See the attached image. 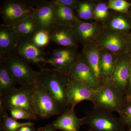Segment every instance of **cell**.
Listing matches in <instances>:
<instances>
[{"label":"cell","mask_w":131,"mask_h":131,"mask_svg":"<svg viewBox=\"0 0 131 131\" xmlns=\"http://www.w3.org/2000/svg\"><path fill=\"white\" fill-rule=\"evenodd\" d=\"M32 103L36 114L42 119L59 115L56 101L47 90L37 82L35 83Z\"/></svg>","instance_id":"cell-7"},{"label":"cell","mask_w":131,"mask_h":131,"mask_svg":"<svg viewBox=\"0 0 131 131\" xmlns=\"http://www.w3.org/2000/svg\"><path fill=\"white\" fill-rule=\"evenodd\" d=\"M56 130L63 131H80L83 124V118L77 117L75 107H71L62 114L59 115L51 124Z\"/></svg>","instance_id":"cell-17"},{"label":"cell","mask_w":131,"mask_h":131,"mask_svg":"<svg viewBox=\"0 0 131 131\" xmlns=\"http://www.w3.org/2000/svg\"><path fill=\"white\" fill-rule=\"evenodd\" d=\"M70 80L68 75L63 74L54 68L40 69L37 82L51 94L57 104L59 115L71 108L68 104L66 89Z\"/></svg>","instance_id":"cell-1"},{"label":"cell","mask_w":131,"mask_h":131,"mask_svg":"<svg viewBox=\"0 0 131 131\" xmlns=\"http://www.w3.org/2000/svg\"><path fill=\"white\" fill-rule=\"evenodd\" d=\"M119 118L128 129L131 128V101H126L123 107L118 113Z\"/></svg>","instance_id":"cell-30"},{"label":"cell","mask_w":131,"mask_h":131,"mask_svg":"<svg viewBox=\"0 0 131 131\" xmlns=\"http://www.w3.org/2000/svg\"><path fill=\"white\" fill-rule=\"evenodd\" d=\"M117 13L110 15L104 21V30L128 36L131 31V16L126 13Z\"/></svg>","instance_id":"cell-18"},{"label":"cell","mask_w":131,"mask_h":131,"mask_svg":"<svg viewBox=\"0 0 131 131\" xmlns=\"http://www.w3.org/2000/svg\"><path fill=\"white\" fill-rule=\"evenodd\" d=\"M34 123H32L30 124L25 125L17 129L16 131H36Z\"/></svg>","instance_id":"cell-34"},{"label":"cell","mask_w":131,"mask_h":131,"mask_svg":"<svg viewBox=\"0 0 131 131\" xmlns=\"http://www.w3.org/2000/svg\"><path fill=\"white\" fill-rule=\"evenodd\" d=\"M51 40L63 47L77 48V42L71 28L55 25L50 31Z\"/></svg>","instance_id":"cell-19"},{"label":"cell","mask_w":131,"mask_h":131,"mask_svg":"<svg viewBox=\"0 0 131 131\" xmlns=\"http://www.w3.org/2000/svg\"><path fill=\"white\" fill-rule=\"evenodd\" d=\"M130 74H129L128 86H127L126 93L125 95L126 101H131V55H130Z\"/></svg>","instance_id":"cell-33"},{"label":"cell","mask_w":131,"mask_h":131,"mask_svg":"<svg viewBox=\"0 0 131 131\" xmlns=\"http://www.w3.org/2000/svg\"><path fill=\"white\" fill-rule=\"evenodd\" d=\"M83 53V57L93 71L101 86L103 83L101 74L100 48L97 45L84 47Z\"/></svg>","instance_id":"cell-21"},{"label":"cell","mask_w":131,"mask_h":131,"mask_svg":"<svg viewBox=\"0 0 131 131\" xmlns=\"http://www.w3.org/2000/svg\"><path fill=\"white\" fill-rule=\"evenodd\" d=\"M127 36L104 30L97 42L101 49L106 50L117 55L127 53Z\"/></svg>","instance_id":"cell-12"},{"label":"cell","mask_w":131,"mask_h":131,"mask_svg":"<svg viewBox=\"0 0 131 131\" xmlns=\"http://www.w3.org/2000/svg\"><path fill=\"white\" fill-rule=\"evenodd\" d=\"M127 131H131V128H129L128 130H127Z\"/></svg>","instance_id":"cell-37"},{"label":"cell","mask_w":131,"mask_h":131,"mask_svg":"<svg viewBox=\"0 0 131 131\" xmlns=\"http://www.w3.org/2000/svg\"><path fill=\"white\" fill-rule=\"evenodd\" d=\"M16 83L0 60V97H3L16 89Z\"/></svg>","instance_id":"cell-24"},{"label":"cell","mask_w":131,"mask_h":131,"mask_svg":"<svg viewBox=\"0 0 131 131\" xmlns=\"http://www.w3.org/2000/svg\"><path fill=\"white\" fill-rule=\"evenodd\" d=\"M0 60L16 84L23 86L37 82L39 72L33 69L25 59L12 53L0 57Z\"/></svg>","instance_id":"cell-2"},{"label":"cell","mask_w":131,"mask_h":131,"mask_svg":"<svg viewBox=\"0 0 131 131\" xmlns=\"http://www.w3.org/2000/svg\"><path fill=\"white\" fill-rule=\"evenodd\" d=\"M70 80L82 82L97 90L100 86L93 71L83 56H81L68 74Z\"/></svg>","instance_id":"cell-14"},{"label":"cell","mask_w":131,"mask_h":131,"mask_svg":"<svg viewBox=\"0 0 131 131\" xmlns=\"http://www.w3.org/2000/svg\"><path fill=\"white\" fill-rule=\"evenodd\" d=\"M101 71L102 84L109 81L112 74L118 55L105 50L100 49Z\"/></svg>","instance_id":"cell-22"},{"label":"cell","mask_w":131,"mask_h":131,"mask_svg":"<svg viewBox=\"0 0 131 131\" xmlns=\"http://www.w3.org/2000/svg\"><path fill=\"white\" fill-rule=\"evenodd\" d=\"M107 5L108 9L122 13H126L131 7V3L125 0H110Z\"/></svg>","instance_id":"cell-28"},{"label":"cell","mask_w":131,"mask_h":131,"mask_svg":"<svg viewBox=\"0 0 131 131\" xmlns=\"http://www.w3.org/2000/svg\"><path fill=\"white\" fill-rule=\"evenodd\" d=\"M82 4L83 6L85 12V20H89L93 18L94 9L95 5L92 2L87 1H82Z\"/></svg>","instance_id":"cell-31"},{"label":"cell","mask_w":131,"mask_h":131,"mask_svg":"<svg viewBox=\"0 0 131 131\" xmlns=\"http://www.w3.org/2000/svg\"><path fill=\"white\" fill-rule=\"evenodd\" d=\"M32 122L20 123L8 114L7 112L0 108V127L4 131H16L20 127Z\"/></svg>","instance_id":"cell-25"},{"label":"cell","mask_w":131,"mask_h":131,"mask_svg":"<svg viewBox=\"0 0 131 131\" xmlns=\"http://www.w3.org/2000/svg\"><path fill=\"white\" fill-rule=\"evenodd\" d=\"M83 119L84 125H88L93 131H127L119 117L100 108L93 107Z\"/></svg>","instance_id":"cell-4"},{"label":"cell","mask_w":131,"mask_h":131,"mask_svg":"<svg viewBox=\"0 0 131 131\" xmlns=\"http://www.w3.org/2000/svg\"><path fill=\"white\" fill-rule=\"evenodd\" d=\"M20 38L13 26L0 25V57L12 54Z\"/></svg>","instance_id":"cell-16"},{"label":"cell","mask_w":131,"mask_h":131,"mask_svg":"<svg viewBox=\"0 0 131 131\" xmlns=\"http://www.w3.org/2000/svg\"><path fill=\"white\" fill-rule=\"evenodd\" d=\"M107 5L100 2L95 5L94 9L93 18L97 21H104L110 16Z\"/></svg>","instance_id":"cell-27"},{"label":"cell","mask_w":131,"mask_h":131,"mask_svg":"<svg viewBox=\"0 0 131 131\" xmlns=\"http://www.w3.org/2000/svg\"><path fill=\"white\" fill-rule=\"evenodd\" d=\"M9 112L11 117L16 120L19 119L36 120L38 119L37 116H34L29 113L21 108H13L10 110Z\"/></svg>","instance_id":"cell-29"},{"label":"cell","mask_w":131,"mask_h":131,"mask_svg":"<svg viewBox=\"0 0 131 131\" xmlns=\"http://www.w3.org/2000/svg\"><path fill=\"white\" fill-rule=\"evenodd\" d=\"M54 3V22L55 25L73 27L81 20L78 19L74 12L69 8Z\"/></svg>","instance_id":"cell-20"},{"label":"cell","mask_w":131,"mask_h":131,"mask_svg":"<svg viewBox=\"0 0 131 131\" xmlns=\"http://www.w3.org/2000/svg\"><path fill=\"white\" fill-rule=\"evenodd\" d=\"M35 83L20 86L16 90L3 97H0V108L10 111L13 108H21L29 113L37 116L32 103V98Z\"/></svg>","instance_id":"cell-5"},{"label":"cell","mask_w":131,"mask_h":131,"mask_svg":"<svg viewBox=\"0 0 131 131\" xmlns=\"http://www.w3.org/2000/svg\"><path fill=\"white\" fill-rule=\"evenodd\" d=\"M32 43L40 49L48 45L51 40L50 31L39 30L31 38Z\"/></svg>","instance_id":"cell-26"},{"label":"cell","mask_w":131,"mask_h":131,"mask_svg":"<svg viewBox=\"0 0 131 131\" xmlns=\"http://www.w3.org/2000/svg\"><path fill=\"white\" fill-rule=\"evenodd\" d=\"M13 53L24 59L30 63L36 64L40 69L47 64V59L45 58L46 53L35 45L31 38L20 37Z\"/></svg>","instance_id":"cell-10"},{"label":"cell","mask_w":131,"mask_h":131,"mask_svg":"<svg viewBox=\"0 0 131 131\" xmlns=\"http://www.w3.org/2000/svg\"><path fill=\"white\" fill-rule=\"evenodd\" d=\"M13 26L16 32L21 37L31 38L39 30L32 16L23 19Z\"/></svg>","instance_id":"cell-23"},{"label":"cell","mask_w":131,"mask_h":131,"mask_svg":"<svg viewBox=\"0 0 131 131\" xmlns=\"http://www.w3.org/2000/svg\"><path fill=\"white\" fill-rule=\"evenodd\" d=\"M96 90L82 82L70 80L66 89L68 104L71 107H75L83 101L92 102Z\"/></svg>","instance_id":"cell-11"},{"label":"cell","mask_w":131,"mask_h":131,"mask_svg":"<svg viewBox=\"0 0 131 131\" xmlns=\"http://www.w3.org/2000/svg\"><path fill=\"white\" fill-rule=\"evenodd\" d=\"M54 3L50 1H36L32 16L39 30L50 31L55 25Z\"/></svg>","instance_id":"cell-13"},{"label":"cell","mask_w":131,"mask_h":131,"mask_svg":"<svg viewBox=\"0 0 131 131\" xmlns=\"http://www.w3.org/2000/svg\"><path fill=\"white\" fill-rule=\"evenodd\" d=\"M71 28L77 43L84 47L97 45L99 38L104 31L103 24L96 21L81 20Z\"/></svg>","instance_id":"cell-8"},{"label":"cell","mask_w":131,"mask_h":131,"mask_svg":"<svg viewBox=\"0 0 131 131\" xmlns=\"http://www.w3.org/2000/svg\"><path fill=\"white\" fill-rule=\"evenodd\" d=\"M130 63V56L129 54L126 53L118 56L112 74L108 81L117 86L125 96L129 82Z\"/></svg>","instance_id":"cell-15"},{"label":"cell","mask_w":131,"mask_h":131,"mask_svg":"<svg viewBox=\"0 0 131 131\" xmlns=\"http://www.w3.org/2000/svg\"><path fill=\"white\" fill-rule=\"evenodd\" d=\"M127 54L131 55V35L127 36Z\"/></svg>","instance_id":"cell-36"},{"label":"cell","mask_w":131,"mask_h":131,"mask_svg":"<svg viewBox=\"0 0 131 131\" xmlns=\"http://www.w3.org/2000/svg\"><path fill=\"white\" fill-rule=\"evenodd\" d=\"M55 2L69 8L74 12L76 11L78 1L77 0H55Z\"/></svg>","instance_id":"cell-32"},{"label":"cell","mask_w":131,"mask_h":131,"mask_svg":"<svg viewBox=\"0 0 131 131\" xmlns=\"http://www.w3.org/2000/svg\"><path fill=\"white\" fill-rule=\"evenodd\" d=\"M37 131H57L56 129L52 127L51 125L48 124L47 125L42 127H39Z\"/></svg>","instance_id":"cell-35"},{"label":"cell","mask_w":131,"mask_h":131,"mask_svg":"<svg viewBox=\"0 0 131 131\" xmlns=\"http://www.w3.org/2000/svg\"><path fill=\"white\" fill-rule=\"evenodd\" d=\"M126 101L122 91L114 84L107 82L101 85L96 90L92 102L94 107L111 113H118Z\"/></svg>","instance_id":"cell-3"},{"label":"cell","mask_w":131,"mask_h":131,"mask_svg":"<svg viewBox=\"0 0 131 131\" xmlns=\"http://www.w3.org/2000/svg\"><path fill=\"white\" fill-rule=\"evenodd\" d=\"M81 56L77 48L62 47L55 49L47 59V64L63 74L68 75V73Z\"/></svg>","instance_id":"cell-9"},{"label":"cell","mask_w":131,"mask_h":131,"mask_svg":"<svg viewBox=\"0 0 131 131\" xmlns=\"http://www.w3.org/2000/svg\"><path fill=\"white\" fill-rule=\"evenodd\" d=\"M36 2L22 0H8L1 8L4 24L13 26L28 16H32Z\"/></svg>","instance_id":"cell-6"},{"label":"cell","mask_w":131,"mask_h":131,"mask_svg":"<svg viewBox=\"0 0 131 131\" xmlns=\"http://www.w3.org/2000/svg\"><path fill=\"white\" fill-rule=\"evenodd\" d=\"M86 131H93L92 130H91V129H90L89 130H88Z\"/></svg>","instance_id":"cell-38"}]
</instances>
